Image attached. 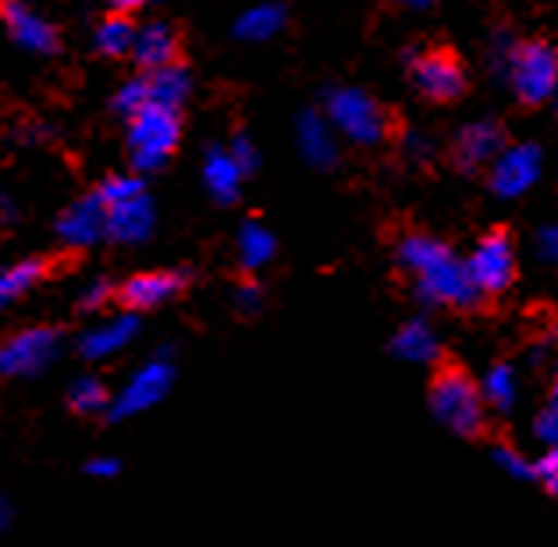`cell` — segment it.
I'll list each match as a JSON object with an SVG mask.
<instances>
[{"label": "cell", "instance_id": "obj_34", "mask_svg": "<svg viewBox=\"0 0 558 547\" xmlns=\"http://www.w3.org/2000/svg\"><path fill=\"white\" fill-rule=\"evenodd\" d=\"M512 50H515V39H512L509 33H495V36H492V47H487V58H492L487 64H492L495 72L501 75V72H506L509 58H512Z\"/></svg>", "mask_w": 558, "mask_h": 547}, {"label": "cell", "instance_id": "obj_27", "mask_svg": "<svg viewBox=\"0 0 558 547\" xmlns=\"http://www.w3.org/2000/svg\"><path fill=\"white\" fill-rule=\"evenodd\" d=\"M132 44H135V25L129 19L111 15V19L100 22L97 50L104 53V58H125V53H132Z\"/></svg>", "mask_w": 558, "mask_h": 547}, {"label": "cell", "instance_id": "obj_1", "mask_svg": "<svg viewBox=\"0 0 558 547\" xmlns=\"http://www.w3.org/2000/svg\"><path fill=\"white\" fill-rule=\"evenodd\" d=\"M399 264L416 278V295L427 306L473 309L484 299L470 278L466 259L430 235H405L399 242Z\"/></svg>", "mask_w": 558, "mask_h": 547}, {"label": "cell", "instance_id": "obj_11", "mask_svg": "<svg viewBox=\"0 0 558 547\" xmlns=\"http://www.w3.org/2000/svg\"><path fill=\"white\" fill-rule=\"evenodd\" d=\"M189 284V274L185 270H146V274H135L125 284H121V303L132 313H146V309H157L171 303L174 295H182V289Z\"/></svg>", "mask_w": 558, "mask_h": 547}, {"label": "cell", "instance_id": "obj_16", "mask_svg": "<svg viewBox=\"0 0 558 547\" xmlns=\"http://www.w3.org/2000/svg\"><path fill=\"white\" fill-rule=\"evenodd\" d=\"M295 143L303 160L313 163V168H335L338 163V135L331 129L328 114L303 111V118H299V125H295Z\"/></svg>", "mask_w": 558, "mask_h": 547}, {"label": "cell", "instance_id": "obj_7", "mask_svg": "<svg viewBox=\"0 0 558 547\" xmlns=\"http://www.w3.org/2000/svg\"><path fill=\"white\" fill-rule=\"evenodd\" d=\"M61 355V331L25 327L0 345V377H36Z\"/></svg>", "mask_w": 558, "mask_h": 547}, {"label": "cell", "instance_id": "obj_33", "mask_svg": "<svg viewBox=\"0 0 558 547\" xmlns=\"http://www.w3.org/2000/svg\"><path fill=\"white\" fill-rule=\"evenodd\" d=\"M111 292H114L111 281H107V278H93L86 289L78 292V306H83V309H100V306L111 303Z\"/></svg>", "mask_w": 558, "mask_h": 547}, {"label": "cell", "instance_id": "obj_35", "mask_svg": "<svg viewBox=\"0 0 558 547\" xmlns=\"http://www.w3.org/2000/svg\"><path fill=\"white\" fill-rule=\"evenodd\" d=\"M86 473L93 476V481H111V476L121 473V462L114 455H93L86 462Z\"/></svg>", "mask_w": 558, "mask_h": 547}, {"label": "cell", "instance_id": "obj_36", "mask_svg": "<svg viewBox=\"0 0 558 547\" xmlns=\"http://www.w3.org/2000/svg\"><path fill=\"white\" fill-rule=\"evenodd\" d=\"M228 154L239 160V168L246 171V174H250V171H256V163H260V157H256V149L250 146L246 135H239V139L228 146Z\"/></svg>", "mask_w": 558, "mask_h": 547}, {"label": "cell", "instance_id": "obj_28", "mask_svg": "<svg viewBox=\"0 0 558 547\" xmlns=\"http://www.w3.org/2000/svg\"><path fill=\"white\" fill-rule=\"evenodd\" d=\"M530 481L558 498V448H544V455L530 459Z\"/></svg>", "mask_w": 558, "mask_h": 547}, {"label": "cell", "instance_id": "obj_18", "mask_svg": "<svg viewBox=\"0 0 558 547\" xmlns=\"http://www.w3.org/2000/svg\"><path fill=\"white\" fill-rule=\"evenodd\" d=\"M132 58L143 72L174 64L179 61V36H174V29L165 22H149V25H143V29H135Z\"/></svg>", "mask_w": 558, "mask_h": 547}, {"label": "cell", "instance_id": "obj_10", "mask_svg": "<svg viewBox=\"0 0 558 547\" xmlns=\"http://www.w3.org/2000/svg\"><path fill=\"white\" fill-rule=\"evenodd\" d=\"M413 82L416 89L424 93L427 100H459L462 89H466V72L462 64L445 50H430V53H420L413 61Z\"/></svg>", "mask_w": 558, "mask_h": 547}, {"label": "cell", "instance_id": "obj_37", "mask_svg": "<svg viewBox=\"0 0 558 547\" xmlns=\"http://www.w3.org/2000/svg\"><path fill=\"white\" fill-rule=\"evenodd\" d=\"M235 303H239V309H242V313H256V309L264 306V292H260V284H256V281H246V284H242V289L235 292Z\"/></svg>", "mask_w": 558, "mask_h": 547}, {"label": "cell", "instance_id": "obj_29", "mask_svg": "<svg viewBox=\"0 0 558 547\" xmlns=\"http://www.w3.org/2000/svg\"><path fill=\"white\" fill-rule=\"evenodd\" d=\"M149 104V97H146V75H140V78H129L125 86L118 89V97H114V111L121 114V118H132L140 107H146Z\"/></svg>", "mask_w": 558, "mask_h": 547}, {"label": "cell", "instance_id": "obj_5", "mask_svg": "<svg viewBox=\"0 0 558 547\" xmlns=\"http://www.w3.org/2000/svg\"><path fill=\"white\" fill-rule=\"evenodd\" d=\"M324 114H328L338 135H345V139L360 146L380 143L388 132V118L380 111V104L374 97H366L363 89H331L328 104H324Z\"/></svg>", "mask_w": 558, "mask_h": 547}, {"label": "cell", "instance_id": "obj_24", "mask_svg": "<svg viewBox=\"0 0 558 547\" xmlns=\"http://www.w3.org/2000/svg\"><path fill=\"white\" fill-rule=\"evenodd\" d=\"M47 274L44 259H22V264L0 270V309H8L15 299H22L29 289H36V281Z\"/></svg>", "mask_w": 558, "mask_h": 547}, {"label": "cell", "instance_id": "obj_3", "mask_svg": "<svg viewBox=\"0 0 558 547\" xmlns=\"http://www.w3.org/2000/svg\"><path fill=\"white\" fill-rule=\"evenodd\" d=\"M179 135H182L179 111H171V107H157V104L140 107V111L129 118L132 168L140 174L165 168L174 154V146H179Z\"/></svg>", "mask_w": 558, "mask_h": 547}, {"label": "cell", "instance_id": "obj_12", "mask_svg": "<svg viewBox=\"0 0 558 547\" xmlns=\"http://www.w3.org/2000/svg\"><path fill=\"white\" fill-rule=\"evenodd\" d=\"M0 22H4V29L22 50H29V53L58 50V29H53L39 11L25 4V0H0Z\"/></svg>", "mask_w": 558, "mask_h": 547}, {"label": "cell", "instance_id": "obj_26", "mask_svg": "<svg viewBox=\"0 0 558 547\" xmlns=\"http://www.w3.org/2000/svg\"><path fill=\"white\" fill-rule=\"evenodd\" d=\"M68 405H72V413L78 416H97V413H107V405H111V391L100 377H78L72 380V388H68Z\"/></svg>", "mask_w": 558, "mask_h": 547}, {"label": "cell", "instance_id": "obj_38", "mask_svg": "<svg viewBox=\"0 0 558 547\" xmlns=\"http://www.w3.org/2000/svg\"><path fill=\"white\" fill-rule=\"evenodd\" d=\"M537 250H541L544 259H548V264H558V224H551V228H544V231H541Z\"/></svg>", "mask_w": 558, "mask_h": 547}, {"label": "cell", "instance_id": "obj_15", "mask_svg": "<svg viewBox=\"0 0 558 547\" xmlns=\"http://www.w3.org/2000/svg\"><path fill=\"white\" fill-rule=\"evenodd\" d=\"M154 231V203L146 193L121 203H107V239L121 245H135Z\"/></svg>", "mask_w": 558, "mask_h": 547}, {"label": "cell", "instance_id": "obj_23", "mask_svg": "<svg viewBox=\"0 0 558 547\" xmlns=\"http://www.w3.org/2000/svg\"><path fill=\"white\" fill-rule=\"evenodd\" d=\"M281 25H284V8L281 4H256V8L242 11V15H239L235 36L260 44V39H270L275 33H281Z\"/></svg>", "mask_w": 558, "mask_h": 547}, {"label": "cell", "instance_id": "obj_9", "mask_svg": "<svg viewBox=\"0 0 558 547\" xmlns=\"http://www.w3.org/2000/svg\"><path fill=\"white\" fill-rule=\"evenodd\" d=\"M541 178V149L534 143L501 146V154L492 160V189L501 199L523 196Z\"/></svg>", "mask_w": 558, "mask_h": 547}, {"label": "cell", "instance_id": "obj_14", "mask_svg": "<svg viewBox=\"0 0 558 547\" xmlns=\"http://www.w3.org/2000/svg\"><path fill=\"white\" fill-rule=\"evenodd\" d=\"M135 335H140V317H135L132 309L125 313H114V317L100 320L97 327H89V331L78 338V352L86 355V360H111V355L125 352Z\"/></svg>", "mask_w": 558, "mask_h": 547}, {"label": "cell", "instance_id": "obj_41", "mask_svg": "<svg viewBox=\"0 0 558 547\" xmlns=\"http://www.w3.org/2000/svg\"><path fill=\"white\" fill-rule=\"evenodd\" d=\"M114 11H132V8H140V4H146V0H107Z\"/></svg>", "mask_w": 558, "mask_h": 547}, {"label": "cell", "instance_id": "obj_6", "mask_svg": "<svg viewBox=\"0 0 558 547\" xmlns=\"http://www.w3.org/2000/svg\"><path fill=\"white\" fill-rule=\"evenodd\" d=\"M171 385H174V366L165 360V355H154V360L143 363L140 370L121 385V391L111 399V405H107V413H111V420H129V416L149 413L157 402H165Z\"/></svg>", "mask_w": 558, "mask_h": 547}, {"label": "cell", "instance_id": "obj_31", "mask_svg": "<svg viewBox=\"0 0 558 547\" xmlns=\"http://www.w3.org/2000/svg\"><path fill=\"white\" fill-rule=\"evenodd\" d=\"M492 459H495V466H498L501 473L515 476V481H530V459H526V455H520V451H515V448L498 445V448L492 451Z\"/></svg>", "mask_w": 558, "mask_h": 547}, {"label": "cell", "instance_id": "obj_25", "mask_svg": "<svg viewBox=\"0 0 558 547\" xmlns=\"http://www.w3.org/2000/svg\"><path fill=\"white\" fill-rule=\"evenodd\" d=\"M481 394H484V405L498 409V413H509V409L515 405V394H520L512 366L509 363L492 366V370H487L484 380H481Z\"/></svg>", "mask_w": 558, "mask_h": 547}, {"label": "cell", "instance_id": "obj_42", "mask_svg": "<svg viewBox=\"0 0 558 547\" xmlns=\"http://www.w3.org/2000/svg\"><path fill=\"white\" fill-rule=\"evenodd\" d=\"M8 523H11V505L4 501V495H0V533L8 530Z\"/></svg>", "mask_w": 558, "mask_h": 547}, {"label": "cell", "instance_id": "obj_30", "mask_svg": "<svg viewBox=\"0 0 558 547\" xmlns=\"http://www.w3.org/2000/svg\"><path fill=\"white\" fill-rule=\"evenodd\" d=\"M97 193H100L104 203H121V199H129V196L146 193V185H143V178H135V174H114V178H107Z\"/></svg>", "mask_w": 558, "mask_h": 547}, {"label": "cell", "instance_id": "obj_4", "mask_svg": "<svg viewBox=\"0 0 558 547\" xmlns=\"http://www.w3.org/2000/svg\"><path fill=\"white\" fill-rule=\"evenodd\" d=\"M501 78L512 86L520 104H530V107L548 104L558 93V50L541 44V39L515 44Z\"/></svg>", "mask_w": 558, "mask_h": 547}, {"label": "cell", "instance_id": "obj_44", "mask_svg": "<svg viewBox=\"0 0 558 547\" xmlns=\"http://www.w3.org/2000/svg\"><path fill=\"white\" fill-rule=\"evenodd\" d=\"M551 399L558 402V374H555V388H551Z\"/></svg>", "mask_w": 558, "mask_h": 547}, {"label": "cell", "instance_id": "obj_40", "mask_svg": "<svg viewBox=\"0 0 558 547\" xmlns=\"http://www.w3.org/2000/svg\"><path fill=\"white\" fill-rule=\"evenodd\" d=\"M19 217V207H15V199H11L8 193H0V224H11Z\"/></svg>", "mask_w": 558, "mask_h": 547}, {"label": "cell", "instance_id": "obj_19", "mask_svg": "<svg viewBox=\"0 0 558 547\" xmlns=\"http://www.w3.org/2000/svg\"><path fill=\"white\" fill-rule=\"evenodd\" d=\"M242 178H246V171L239 168V160L231 157L225 146H214L207 154V160H203V182H207L210 196L217 203H235L239 189H242Z\"/></svg>", "mask_w": 558, "mask_h": 547}, {"label": "cell", "instance_id": "obj_32", "mask_svg": "<svg viewBox=\"0 0 558 547\" xmlns=\"http://www.w3.org/2000/svg\"><path fill=\"white\" fill-rule=\"evenodd\" d=\"M534 437L544 448H558V402L551 399L534 420Z\"/></svg>", "mask_w": 558, "mask_h": 547}, {"label": "cell", "instance_id": "obj_20", "mask_svg": "<svg viewBox=\"0 0 558 547\" xmlns=\"http://www.w3.org/2000/svg\"><path fill=\"white\" fill-rule=\"evenodd\" d=\"M391 352L399 355L405 363H416V366H427L441 355V341L434 335V327L427 320H410L402 324L399 331L391 338Z\"/></svg>", "mask_w": 558, "mask_h": 547}, {"label": "cell", "instance_id": "obj_17", "mask_svg": "<svg viewBox=\"0 0 558 547\" xmlns=\"http://www.w3.org/2000/svg\"><path fill=\"white\" fill-rule=\"evenodd\" d=\"M501 146H506V135H501L495 121H473L456 135V160L466 171L484 168L501 154Z\"/></svg>", "mask_w": 558, "mask_h": 547}, {"label": "cell", "instance_id": "obj_22", "mask_svg": "<svg viewBox=\"0 0 558 547\" xmlns=\"http://www.w3.org/2000/svg\"><path fill=\"white\" fill-rule=\"evenodd\" d=\"M239 264L246 267V270H264L270 259H275V250H278V242L275 235L260 224V221H246L239 228Z\"/></svg>", "mask_w": 558, "mask_h": 547}, {"label": "cell", "instance_id": "obj_39", "mask_svg": "<svg viewBox=\"0 0 558 547\" xmlns=\"http://www.w3.org/2000/svg\"><path fill=\"white\" fill-rule=\"evenodd\" d=\"M405 154L424 160L430 154V139H427V135H420V132H410V135H405Z\"/></svg>", "mask_w": 558, "mask_h": 547}, {"label": "cell", "instance_id": "obj_13", "mask_svg": "<svg viewBox=\"0 0 558 547\" xmlns=\"http://www.w3.org/2000/svg\"><path fill=\"white\" fill-rule=\"evenodd\" d=\"M58 239L72 250H89V245L107 239V203L100 199V193L83 196L61 214Z\"/></svg>", "mask_w": 558, "mask_h": 547}, {"label": "cell", "instance_id": "obj_2", "mask_svg": "<svg viewBox=\"0 0 558 547\" xmlns=\"http://www.w3.org/2000/svg\"><path fill=\"white\" fill-rule=\"evenodd\" d=\"M430 413L452 434L476 437L484 430V420H487L481 385H476L470 374H462L459 366H445V370L430 380Z\"/></svg>", "mask_w": 558, "mask_h": 547}, {"label": "cell", "instance_id": "obj_8", "mask_svg": "<svg viewBox=\"0 0 558 547\" xmlns=\"http://www.w3.org/2000/svg\"><path fill=\"white\" fill-rule=\"evenodd\" d=\"M466 270L481 295H501L515 278V250L506 231H492L476 242V250L466 259Z\"/></svg>", "mask_w": 558, "mask_h": 547}, {"label": "cell", "instance_id": "obj_43", "mask_svg": "<svg viewBox=\"0 0 558 547\" xmlns=\"http://www.w3.org/2000/svg\"><path fill=\"white\" fill-rule=\"evenodd\" d=\"M402 4H410V8H427L430 0H402Z\"/></svg>", "mask_w": 558, "mask_h": 547}, {"label": "cell", "instance_id": "obj_21", "mask_svg": "<svg viewBox=\"0 0 558 547\" xmlns=\"http://www.w3.org/2000/svg\"><path fill=\"white\" fill-rule=\"evenodd\" d=\"M146 97H149V104L179 111V107L189 100V72L179 61L146 72Z\"/></svg>", "mask_w": 558, "mask_h": 547}]
</instances>
